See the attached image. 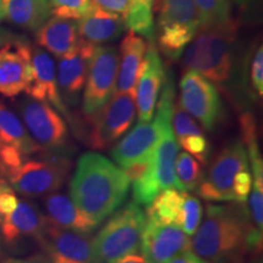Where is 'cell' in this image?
Here are the masks:
<instances>
[{"label": "cell", "instance_id": "cell-1", "mask_svg": "<svg viewBox=\"0 0 263 263\" xmlns=\"http://www.w3.org/2000/svg\"><path fill=\"white\" fill-rule=\"evenodd\" d=\"M130 190L124 170L98 153H85L77 161L70 183L74 205L98 224L117 211Z\"/></svg>", "mask_w": 263, "mask_h": 263}, {"label": "cell", "instance_id": "cell-2", "mask_svg": "<svg viewBox=\"0 0 263 263\" xmlns=\"http://www.w3.org/2000/svg\"><path fill=\"white\" fill-rule=\"evenodd\" d=\"M250 230L244 203H209L205 219L190 240V249L206 263H244Z\"/></svg>", "mask_w": 263, "mask_h": 263}, {"label": "cell", "instance_id": "cell-3", "mask_svg": "<svg viewBox=\"0 0 263 263\" xmlns=\"http://www.w3.org/2000/svg\"><path fill=\"white\" fill-rule=\"evenodd\" d=\"M236 33L235 21L221 27L199 29L184 50L185 71H195L215 83L228 81L233 68V43Z\"/></svg>", "mask_w": 263, "mask_h": 263}, {"label": "cell", "instance_id": "cell-4", "mask_svg": "<svg viewBox=\"0 0 263 263\" xmlns=\"http://www.w3.org/2000/svg\"><path fill=\"white\" fill-rule=\"evenodd\" d=\"M145 223V213L136 201L115 211L93 239V263H114L139 251Z\"/></svg>", "mask_w": 263, "mask_h": 263}, {"label": "cell", "instance_id": "cell-5", "mask_svg": "<svg viewBox=\"0 0 263 263\" xmlns=\"http://www.w3.org/2000/svg\"><path fill=\"white\" fill-rule=\"evenodd\" d=\"M159 47L166 58L177 60L200 29L194 0H157Z\"/></svg>", "mask_w": 263, "mask_h": 263}, {"label": "cell", "instance_id": "cell-6", "mask_svg": "<svg viewBox=\"0 0 263 263\" xmlns=\"http://www.w3.org/2000/svg\"><path fill=\"white\" fill-rule=\"evenodd\" d=\"M71 168L72 161L65 156L26 157L20 166L8 171L3 178L18 194L29 197L42 196L60 189Z\"/></svg>", "mask_w": 263, "mask_h": 263}, {"label": "cell", "instance_id": "cell-7", "mask_svg": "<svg viewBox=\"0 0 263 263\" xmlns=\"http://www.w3.org/2000/svg\"><path fill=\"white\" fill-rule=\"evenodd\" d=\"M136 110V95L114 93L103 107L87 116L88 145L101 150L120 139L133 124Z\"/></svg>", "mask_w": 263, "mask_h": 263}, {"label": "cell", "instance_id": "cell-8", "mask_svg": "<svg viewBox=\"0 0 263 263\" xmlns=\"http://www.w3.org/2000/svg\"><path fill=\"white\" fill-rule=\"evenodd\" d=\"M250 168L248 153L241 140H235L213 160L196 192L206 201L235 202L233 180L240 171Z\"/></svg>", "mask_w": 263, "mask_h": 263}, {"label": "cell", "instance_id": "cell-9", "mask_svg": "<svg viewBox=\"0 0 263 263\" xmlns=\"http://www.w3.org/2000/svg\"><path fill=\"white\" fill-rule=\"evenodd\" d=\"M178 103L206 130H213L221 122L223 106L218 90L211 81L195 71H185L182 77Z\"/></svg>", "mask_w": 263, "mask_h": 263}, {"label": "cell", "instance_id": "cell-10", "mask_svg": "<svg viewBox=\"0 0 263 263\" xmlns=\"http://www.w3.org/2000/svg\"><path fill=\"white\" fill-rule=\"evenodd\" d=\"M18 110L28 134L43 150L61 151L67 146V126L51 105L26 98Z\"/></svg>", "mask_w": 263, "mask_h": 263}, {"label": "cell", "instance_id": "cell-11", "mask_svg": "<svg viewBox=\"0 0 263 263\" xmlns=\"http://www.w3.org/2000/svg\"><path fill=\"white\" fill-rule=\"evenodd\" d=\"M120 57L112 47H95L90 58L83 93L85 116L97 112L114 94L118 74Z\"/></svg>", "mask_w": 263, "mask_h": 263}, {"label": "cell", "instance_id": "cell-12", "mask_svg": "<svg viewBox=\"0 0 263 263\" xmlns=\"http://www.w3.org/2000/svg\"><path fill=\"white\" fill-rule=\"evenodd\" d=\"M50 263H93V239L48 222L38 240Z\"/></svg>", "mask_w": 263, "mask_h": 263}, {"label": "cell", "instance_id": "cell-13", "mask_svg": "<svg viewBox=\"0 0 263 263\" xmlns=\"http://www.w3.org/2000/svg\"><path fill=\"white\" fill-rule=\"evenodd\" d=\"M31 76V44L14 41L0 48V95L15 98L26 91Z\"/></svg>", "mask_w": 263, "mask_h": 263}, {"label": "cell", "instance_id": "cell-14", "mask_svg": "<svg viewBox=\"0 0 263 263\" xmlns=\"http://www.w3.org/2000/svg\"><path fill=\"white\" fill-rule=\"evenodd\" d=\"M140 249L149 263H167L174 256L188 251L190 239L178 226H163L146 219Z\"/></svg>", "mask_w": 263, "mask_h": 263}, {"label": "cell", "instance_id": "cell-15", "mask_svg": "<svg viewBox=\"0 0 263 263\" xmlns=\"http://www.w3.org/2000/svg\"><path fill=\"white\" fill-rule=\"evenodd\" d=\"M95 45L78 41L73 50L59 59L57 80L59 93L62 100L70 105H76L87 81L88 68Z\"/></svg>", "mask_w": 263, "mask_h": 263}, {"label": "cell", "instance_id": "cell-16", "mask_svg": "<svg viewBox=\"0 0 263 263\" xmlns=\"http://www.w3.org/2000/svg\"><path fill=\"white\" fill-rule=\"evenodd\" d=\"M164 77L166 71L155 44H147L143 67L136 87V108L139 122H150L154 118Z\"/></svg>", "mask_w": 263, "mask_h": 263}, {"label": "cell", "instance_id": "cell-17", "mask_svg": "<svg viewBox=\"0 0 263 263\" xmlns=\"http://www.w3.org/2000/svg\"><path fill=\"white\" fill-rule=\"evenodd\" d=\"M32 76L26 94L34 100L52 105L71 120L67 107L60 97L57 80V67L47 51L31 45Z\"/></svg>", "mask_w": 263, "mask_h": 263}, {"label": "cell", "instance_id": "cell-18", "mask_svg": "<svg viewBox=\"0 0 263 263\" xmlns=\"http://www.w3.org/2000/svg\"><path fill=\"white\" fill-rule=\"evenodd\" d=\"M161 137V126L159 121L153 123L139 122L120 143H117L111 156L121 168L145 161L153 155L157 141Z\"/></svg>", "mask_w": 263, "mask_h": 263}, {"label": "cell", "instance_id": "cell-19", "mask_svg": "<svg viewBox=\"0 0 263 263\" xmlns=\"http://www.w3.org/2000/svg\"><path fill=\"white\" fill-rule=\"evenodd\" d=\"M47 224V217L43 215L37 205L26 200H18L14 211L3 217L0 232L4 241L9 245L26 238L38 241Z\"/></svg>", "mask_w": 263, "mask_h": 263}, {"label": "cell", "instance_id": "cell-20", "mask_svg": "<svg viewBox=\"0 0 263 263\" xmlns=\"http://www.w3.org/2000/svg\"><path fill=\"white\" fill-rule=\"evenodd\" d=\"M147 49L146 42L134 32L129 31L121 43V65L115 90L116 93H129L136 95L137 82L143 67Z\"/></svg>", "mask_w": 263, "mask_h": 263}, {"label": "cell", "instance_id": "cell-21", "mask_svg": "<svg viewBox=\"0 0 263 263\" xmlns=\"http://www.w3.org/2000/svg\"><path fill=\"white\" fill-rule=\"evenodd\" d=\"M44 209L47 211L45 217L48 222L59 228L74 230L89 235L99 227L97 222L81 211L70 197L64 194H48L44 199Z\"/></svg>", "mask_w": 263, "mask_h": 263}, {"label": "cell", "instance_id": "cell-22", "mask_svg": "<svg viewBox=\"0 0 263 263\" xmlns=\"http://www.w3.org/2000/svg\"><path fill=\"white\" fill-rule=\"evenodd\" d=\"M126 28L122 16L94 6L89 14L78 21V37L98 47L117 39Z\"/></svg>", "mask_w": 263, "mask_h": 263}, {"label": "cell", "instance_id": "cell-23", "mask_svg": "<svg viewBox=\"0 0 263 263\" xmlns=\"http://www.w3.org/2000/svg\"><path fill=\"white\" fill-rule=\"evenodd\" d=\"M78 21L68 18H49L35 31V42L50 54L60 59L78 44Z\"/></svg>", "mask_w": 263, "mask_h": 263}, {"label": "cell", "instance_id": "cell-24", "mask_svg": "<svg viewBox=\"0 0 263 263\" xmlns=\"http://www.w3.org/2000/svg\"><path fill=\"white\" fill-rule=\"evenodd\" d=\"M3 18L20 28L35 32L50 16L48 0H2Z\"/></svg>", "mask_w": 263, "mask_h": 263}, {"label": "cell", "instance_id": "cell-25", "mask_svg": "<svg viewBox=\"0 0 263 263\" xmlns=\"http://www.w3.org/2000/svg\"><path fill=\"white\" fill-rule=\"evenodd\" d=\"M0 143L14 146L25 156H31L43 149L32 139L21 120L0 101Z\"/></svg>", "mask_w": 263, "mask_h": 263}, {"label": "cell", "instance_id": "cell-26", "mask_svg": "<svg viewBox=\"0 0 263 263\" xmlns=\"http://www.w3.org/2000/svg\"><path fill=\"white\" fill-rule=\"evenodd\" d=\"M185 192L174 188L161 192L146 209V219L163 226H178L180 209Z\"/></svg>", "mask_w": 263, "mask_h": 263}, {"label": "cell", "instance_id": "cell-27", "mask_svg": "<svg viewBox=\"0 0 263 263\" xmlns=\"http://www.w3.org/2000/svg\"><path fill=\"white\" fill-rule=\"evenodd\" d=\"M200 20V29L221 27L234 20L230 16L229 0H194Z\"/></svg>", "mask_w": 263, "mask_h": 263}, {"label": "cell", "instance_id": "cell-28", "mask_svg": "<svg viewBox=\"0 0 263 263\" xmlns=\"http://www.w3.org/2000/svg\"><path fill=\"white\" fill-rule=\"evenodd\" d=\"M126 27L129 31L146 38L150 44L155 41V27H154L153 8L141 4L129 3V8L124 16Z\"/></svg>", "mask_w": 263, "mask_h": 263}, {"label": "cell", "instance_id": "cell-29", "mask_svg": "<svg viewBox=\"0 0 263 263\" xmlns=\"http://www.w3.org/2000/svg\"><path fill=\"white\" fill-rule=\"evenodd\" d=\"M176 177L183 192H196L203 178L202 168L188 153H180L176 157Z\"/></svg>", "mask_w": 263, "mask_h": 263}, {"label": "cell", "instance_id": "cell-30", "mask_svg": "<svg viewBox=\"0 0 263 263\" xmlns=\"http://www.w3.org/2000/svg\"><path fill=\"white\" fill-rule=\"evenodd\" d=\"M50 14L54 17L81 20L93 10L91 0H48Z\"/></svg>", "mask_w": 263, "mask_h": 263}, {"label": "cell", "instance_id": "cell-31", "mask_svg": "<svg viewBox=\"0 0 263 263\" xmlns=\"http://www.w3.org/2000/svg\"><path fill=\"white\" fill-rule=\"evenodd\" d=\"M202 219V205L196 196L186 194L184 195V200L180 209L178 227H182V230L188 236L195 234L196 229L199 228L200 222Z\"/></svg>", "mask_w": 263, "mask_h": 263}, {"label": "cell", "instance_id": "cell-32", "mask_svg": "<svg viewBox=\"0 0 263 263\" xmlns=\"http://www.w3.org/2000/svg\"><path fill=\"white\" fill-rule=\"evenodd\" d=\"M252 177L250 168L242 170L236 174L233 180V194H234V201L244 203L251 193Z\"/></svg>", "mask_w": 263, "mask_h": 263}, {"label": "cell", "instance_id": "cell-33", "mask_svg": "<svg viewBox=\"0 0 263 263\" xmlns=\"http://www.w3.org/2000/svg\"><path fill=\"white\" fill-rule=\"evenodd\" d=\"M251 83L258 97L263 95V48L259 45L251 62Z\"/></svg>", "mask_w": 263, "mask_h": 263}, {"label": "cell", "instance_id": "cell-34", "mask_svg": "<svg viewBox=\"0 0 263 263\" xmlns=\"http://www.w3.org/2000/svg\"><path fill=\"white\" fill-rule=\"evenodd\" d=\"M17 203L18 199L15 195V190L4 179L0 184V215L3 217L10 215L16 209Z\"/></svg>", "mask_w": 263, "mask_h": 263}, {"label": "cell", "instance_id": "cell-35", "mask_svg": "<svg viewBox=\"0 0 263 263\" xmlns=\"http://www.w3.org/2000/svg\"><path fill=\"white\" fill-rule=\"evenodd\" d=\"M93 4L97 8L121 15L124 18L129 8V0H93Z\"/></svg>", "mask_w": 263, "mask_h": 263}, {"label": "cell", "instance_id": "cell-36", "mask_svg": "<svg viewBox=\"0 0 263 263\" xmlns=\"http://www.w3.org/2000/svg\"><path fill=\"white\" fill-rule=\"evenodd\" d=\"M167 263H206L203 259L197 257L195 254L190 251H184L182 254L174 256L172 259H170Z\"/></svg>", "mask_w": 263, "mask_h": 263}, {"label": "cell", "instance_id": "cell-37", "mask_svg": "<svg viewBox=\"0 0 263 263\" xmlns=\"http://www.w3.org/2000/svg\"><path fill=\"white\" fill-rule=\"evenodd\" d=\"M4 263H50L48 257L42 255H34L26 258H8Z\"/></svg>", "mask_w": 263, "mask_h": 263}, {"label": "cell", "instance_id": "cell-38", "mask_svg": "<svg viewBox=\"0 0 263 263\" xmlns=\"http://www.w3.org/2000/svg\"><path fill=\"white\" fill-rule=\"evenodd\" d=\"M114 263H149L146 261V258L143 255H139L138 252H133V254L126 255L123 257L118 258L117 261Z\"/></svg>", "mask_w": 263, "mask_h": 263}, {"label": "cell", "instance_id": "cell-39", "mask_svg": "<svg viewBox=\"0 0 263 263\" xmlns=\"http://www.w3.org/2000/svg\"><path fill=\"white\" fill-rule=\"evenodd\" d=\"M129 3L146 5V6H150V8H153V5H154V0H129Z\"/></svg>", "mask_w": 263, "mask_h": 263}, {"label": "cell", "instance_id": "cell-40", "mask_svg": "<svg viewBox=\"0 0 263 263\" xmlns=\"http://www.w3.org/2000/svg\"><path fill=\"white\" fill-rule=\"evenodd\" d=\"M250 263H262V255H254L250 259Z\"/></svg>", "mask_w": 263, "mask_h": 263}, {"label": "cell", "instance_id": "cell-41", "mask_svg": "<svg viewBox=\"0 0 263 263\" xmlns=\"http://www.w3.org/2000/svg\"><path fill=\"white\" fill-rule=\"evenodd\" d=\"M233 2L236 3V4H245V3L250 2V0H233Z\"/></svg>", "mask_w": 263, "mask_h": 263}, {"label": "cell", "instance_id": "cell-42", "mask_svg": "<svg viewBox=\"0 0 263 263\" xmlns=\"http://www.w3.org/2000/svg\"><path fill=\"white\" fill-rule=\"evenodd\" d=\"M3 20V9H2V0H0V21Z\"/></svg>", "mask_w": 263, "mask_h": 263}, {"label": "cell", "instance_id": "cell-43", "mask_svg": "<svg viewBox=\"0 0 263 263\" xmlns=\"http://www.w3.org/2000/svg\"><path fill=\"white\" fill-rule=\"evenodd\" d=\"M3 180H4V178H2V177H0V184H2ZM2 219H3V216L0 215V223H2Z\"/></svg>", "mask_w": 263, "mask_h": 263}, {"label": "cell", "instance_id": "cell-44", "mask_svg": "<svg viewBox=\"0 0 263 263\" xmlns=\"http://www.w3.org/2000/svg\"><path fill=\"white\" fill-rule=\"evenodd\" d=\"M157 2V0H154V4H155V3Z\"/></svg>", "mask_w": 263, "mask_h": 263}, {"label": "cell", "instance_id": "cell-45", "mask_svg": "<svg viewBox=\"0 0 263 263\" xmlns=\"http://www.w3.org/2000/svg\"><path fill=\"white\" fill-rule=\"evenodd\" d=\"M0 43H2V38H0Z\"/></svg>", "mask_w": 263, "mask_h": 263}]
</instances>
